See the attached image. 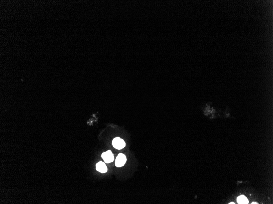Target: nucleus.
<instances>
[{"instance_id": "f257e3e1", "label": "nucleus", "mask_w": 273, "mask_h": 204, "mask_svg": "<svg viewBox=\"0 0 273 204\" xmlns=\"http://www.w3.org/2000/svg\"><path fill=\"white\" fill-rule=\"evenodd\" d=\"M112 145L115 148L118 150L123 149L126 146L125 141L120 137L114 138L112 141Z\"/></svg>"}, {"instance_id": "f03ea898", "label": "nucleus", "mask_w": 273, "mask_h": 204, "mask_svg": "<svg viewBox=\"0 0 273 204\" xmlns=\"http://www.w3.org/2000/svg\"><path fill=\"white\" fill-rule=\"evenodd\" d=\"M127 161V158L124 154L120 153L116 158L115 165L117 167H122L124 165Z\"/></svg>"}, {"instance_id": "7ed1b4c3", "label": "nucleus", "mask_w": 273, "mask_h": 204, "mask_svg": "<svg viewBox=\"0 0 273 204\" xmlns=\"http://www.w3.org/2000/svg\"><path fill=\"white\" fill-rule=\"evenodd\" d=\"M102 157L104 159V162L107 163H112L114 160V154L111 150H108L102 153Z\"/></svg>"}, {"instance_id": "20e7f679", "label": "nucleus", "mask_w": 273, "mask_h": 204, "mask_svg": "<svg viewBox=\"0 0 273 204\" xmlns=\"http://www.w3.org/2000/svg\"><path fill=\"white\" fill-rule=\"evenodd\" d=\"M96 169L98 172L102 173H105L108 171V168L106 164L102 161H100L96 165Z\"/></svg>"}, {"instance_id": "39448f33", "label": "nucleus", "mask_w": 273, "mask_h": 204, "mask_svg": "<svg viewBox=\"0 0 273 204\" xmlns=\"http://www.w3.org/2000/svg\"><path fill=\"white\" fill-rule=\"evenodd\" d=\"M237 202L239 204H247L249 203L248 199L244 195H241L237 199Z\"/></svg>"}, {"instance_id": "423d86ee", "label": "nucleus", "mask_w": 273, "mask_h": 204, "mask_svg": "<svg viewBox=\"0 0 273 204\" xmlns=\"http://www.w3.org/2000/svg\"><path fill=\"white\" fill-rule=\"evenodd\" d=\"M229 204H235V203H233V202H232V203H229Z\"/></svg>"}, {"instance_id": "0eeeda50", "label": "nucleus", "mask_w": 273, "mask_h": 204, "mask_svg": "<svg viewBox=\"0 0 273 204\" xmlns=\"http://www.w3.org/2000/svg\"><path fill=\"white\" fill-rule=\"evenodd\" d=\"M252 204H258V203H252Z\"/></svg>"}]
</instances>
